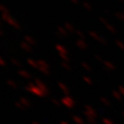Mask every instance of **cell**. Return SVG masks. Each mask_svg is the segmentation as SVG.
<instances>
[{
  "label": "cell",
  "mask_w": 124,
  "mask_h": 124,
  "mask_svg": "<svg viewBox=\"0 0 124 124\" xmlns=\"http://www.w3.org/2000/svg\"><path fill=\"white\" fill-rule=\"evenodd\" d=\"M28 62H29V64L32 66L33 68H36V69H38V62H35V61H33V60H31V59H28Z\"/></svg>",
  "instance_id": "obj_9"
},
{
  "label": "cell",
  "mask_w": 124,
  "mask_h": 124,
  "mask_svg": "<svg viewBox=\"0 0 124 124\" xmlns=\"http://www.w3.org/2000/svg\"><path fill=\"white\" fill-rule=\"evenodd\" d=\"M0 12L2 14H9V10L5 6L3 5H0Z\"/></svg>",
  "instance_id": "obj_10"
},
{
  "label": "cell",
  "mask_w": 124,
  "mask_h": 124,
  "mask_svg": "<svg viewBox=\"0 0 124 124\" xmlns=\"http://www.w3.org/2000/svg\"><path fill=\"white\" fill-rule=\"evenodd\" d=\"M32 124H39V123H38V122H36V121H33V122H32Z\"/></svg>",
  "instance_id": "obj_18"
},
{
  "label": "cell",
  "mask_w": 124,
  "mask_h": 124,
  "mask_svg": "<svg viewBox=\"0 0 124 124\" xmlns=\"http://www.w3.org/2000/svg\"><path fill=\"white\" fill-rule=\"evenodd\" d=\"M41 73H43L44 75H49V68H43V67H39L38 68Z\"/></svg>",
  "instance_id": "obj_12"
},
{
  "label": "cell",
  "mask_w": 124,
  "mask_h": 124,
  "mask_svg": "<svg viewBox=\"0 0 124 124\" xmlns=\"http://www.w3.org/2000/svg\"><path fill=\"white\" fill-rule=\"evenodd\" d=\"M15 104H16V106L18 107V108H20V109H22V110H24V109L26 108H25V107L23 106V105L21 104V103H20V102H16Z\"/></svg>",
  "instance_id": "obj_14"
},
{
  "label": "cell",
  "mask_w": 124,
  "mask_h": 124,
  "mask_svg": "<svg viewBox=\"0 0 124 124\" xmlns=\"http://www.w3.org/2000/svg\"><path fill=\"white\" fill-rule=\"evenodd\" d=\"M2 18L3 20H5L6 22H8L9 25H11L12 27H14L15 29H20V26L15 19H14L11 16H9V14H2Z\"/></svg>",
  "instance_id": "obj_2"
},
{
  "label": "cell",
  "mask_w": 124,
  "mask_h": 124,
  "mask_svg": "<svg viewBox=\"0 0 124 124\" xmlns=\"http://www.w3.org/2000/svg\"><path fill=\"white\" fill-rule=\"evenodd\" d=\"M11 62H12V63H13V64H15V65H17L18 67H20V66H21V63H20V62H18V60L14 59V58H12V59H11Z\"/></svg>",
  "instance_id": "obj_13"
},
{
  "label": "cell",
  "mask_w": 124,
  "mask_h": 124,
  "mask_svg": "<svg viewBox=\"0 0 124 124\" xmlns=\"http://www.w3.org/2000/svg\"><path fill=\"white\" fill-rule=\"evenodd\" d=\"M24 41H26L27 43H29L30 45H35L36 44V40L32 38V37H31V36H25L24 37Z\"/></svg>",
  "instance_id": "obj_5"
},
{
  "label": "cell",
  "mask_w": 124,
  "mask_h": 124,
  "mask_svg": "<svg viewBox=\"0 0 124 124\" xmlns=\"http://www.w3.org/2000/svg\"><path fill=\"white\" fill-rule=\"evenodd\" d=\"M38 62V68L39 67H43V68H49V65H48V63L43 61V60H39V61H37Z\"/></svg>",
  "instance_id": "obj_8"
},
{
  "label": "cell",
  "mask_w": 124,
  "mask_h": 124,
  "mask_svg": "<svg viewBox=\"0 0 124 124\" xmlns=\"http://www.w3.org/2000/svg\"><path fill=\"white\" fill-rule=\"evenodd\" d=\"M35 85L39 87V88L44 93V95L46 96L47 94H48V89H47V87H46V85H45V84L41 81V80L38 79V78H36L35 79Z\"/></svg>",
  "instance_id": "obj_3"
},
{
  "label": "cell",
  "mask_w": 124,
  "mask_h": 124,
  "mask_svg": "<svg viewBox=\"0 0 124 124\" xmlns=\"http://www.w3.org/2000/svg\"><path fill=\"white\" fill-rule=\"evenodd\" d=\"M18 75H20V76H22V77H24V78H26V79L31 78V75L27 71H25V70H19L18 71Z\"/></svg>",
  "instance_id": "obj_6"
},
{
  "label": "cell",
  "mask_w": 124,
  "mask_h": 124,
  "mask_svg": "<svg viewBox=\"0 0 124 124\" xmlns=\"http://www.w3.org/2000/svg\"><path fill=\"white\" fill-rule=\"evenodd\" d=\"M3 34H4V33H3V31H2L1 30H0V36H2Z\"/></svg>",
  "instance_id": "obj_17"
},
{
  "label": "cell",
  "mask_w": 124,
  "mask_h": 124,
  "mask_svg": "<svg viewBox=\"0 0 124 124\" xmlns=\"http://www.w3.org/2000/svg\"><path fill=\"white\" fill-rule=\"evenodd\" d=\"M20 46H21V48L23 50H25L26 52H29V53H31L32 52V49H31V45H30L29 43H27L26 41H23L20 43Z\"/></svg>",
  "instance_id": "obj_4"
},
{
  "label": "cell",
  "mask_w": 124,
  "mask_h": 124,
  "mask_svg": "<svg viewBox=\"0 0 124 124\" xmlns=\"http://www.w3.org/2000/svg\"><path fill=\"white\" fill-rule=\"evenodd\" d=\"M0 65L1 66H5L6 65V62H5L3 59H1V58H0Z\"/></svg>",
  "instance_id": "obj_15"
},
{
  "label": "cell",
  "mask_w": 124,
  "mask_h": 124,
  "mask_svg": "<svg viewBox=\"0 0 124 124\" xmlns=\"http://www.w3.org/2000/svg\"><path fill=\"white\" fill-rule=\"evenodd\" d=\"M8 84V85H10L11 87H13V88H17L18 87V85L16 84L14 81H12V80H8V82H7Z\"/></svg>",
  "instance_id": "obj_11"
},
{
  "label": "cell",
  "mask_w": 124,
  "mask_h": 124,
  "mask_svg": "<svg viewBox=\"0 0 124 124\" xmlns=\"http://www.w3.org/2000/svg\"><path fill=\"white\" fill-rule=\"evenodd\" d=\"M53 103H55V104H56L57 106H58V105H59V104H58V102L56 101V100H54V99H53Z\"/></svg>",
  "instance_id": "obj_16"
},
{
  "label": "cell",
  "mask_w": 124,
  "mask_h": 124,
  "mask_svg": "<svg viewBox=\"0 0 124 124\" xmlns=\"http://www.w3.org/2000/svg\"><path fill=\"white\" fill-rule=\"evenodd\" d=\"M25 89H26L27 91H29V92H31V93L34 94L36 96H38V97H45L44 93H43L36 85L33 84V83H29L28 85L25 87Z\"/></svg>",
  "instance_id": "obj_1"
},
{
  "label": "cell",
  "mask_w": 124,
  "mask_h": 124,
  "mask_svg": "<svg viewBox=\"0 0 124 124\" xmlns=\"http://www.w3.org/2000/svg\"><path fill=\"white\" fill-rule=\"evenodd\" d=\"M0 23H1V20H0Z\"/></svg>",
  "instance_id": "obj_19"
},
{
  "label": "cell",
  "mask_w": 124,
  "mask_h": 124,
  "mask_svg": "<svg viewBox=\"0 0 124 124\" xmlns=\"http://www.w3.org/2000/svg\"><path fill=\"white\" fill-rule=\"evenodd\" d=\"M20 103H21L25 108H30V107H31V102L25 98H20Z\"/></svg>",
  "instance_id": "obj_7"
}]
</instances>
